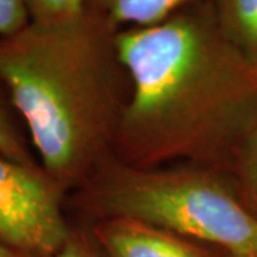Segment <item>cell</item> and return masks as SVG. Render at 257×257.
I'll return each mask as SVG.
<instances>
[{"label":"cell","mask_w":257,"mask_h":257,"mask_svg":"<svg viewBox=\"0 0 257 257\" xmlns=\"http://www.w3.org/2000/svg\"><path fill=\"white\" fill-rule=\"evenodd\" d=\"M132 82L117 140L138 169L170 159L227 160L257 119V64L221 32L213 0L149 28L119 30Z\"/></svg>","instance_id":"1"},{"label":"cell","mask_w":257,"mask_h":257,"mask_svg":"<svg viewBox=\"0 0 257 257\" xmlns=\"http://www.w3.org/2000/svg\"><path fill=\"white\" fill-rule=\"evenodd\" d=\"M119 30L86 9L80 18L32 23L0 37V80L28 123L46 172L72 182L93 165L110 132Z\"/></svg>","instance_id":"2"},{"label":"cell","mask_w":257,"mask_h":257,"mask_svg":"<svg viewBox=\"0 0 257 257\" xmlns=\"http://www.w3.org/2000/svg\"><path fill=\"white\" fill-rule=\"evenodd\" d=\"M99 199L113 217L200 240L229 257H257V217L234 186L216 175L124 169L106 182Z\"/></svg>","instance_id":"3"},{"label":"cell","mask_w":257,"mask_h":257,"mask_svg":"<svg viewBox=\"0 0 257 257\" xmlns=\"http://www.w3.org/2000/svg\"><path fill=\"white\" fill-rule=\"evenodd\" d=\"M70 233L56 194L35 167L0 155V240L32 257H55Z\"/></svg>","instance_id":"4"},{"label":"cell","mask_w":257,"mask_h":257,"mask_svg":"<svg viewBox=\"0 0 257 257\" xmlns=\"http://www.w3.org/2000/svg\"><path fill=\"white\" fill-rule=\"evenodd\" d=\"M97 236L109 257H211L179 234L133 219L113 217Z\"/></svg>","instance_id":"5"},{"label":"cell","mask_w":257,"mask_h":257,"mask_svg":"<svg viewBox=\"0 0 257 257\" xmlns=\"http://www.w3.org/2000/svg\"><path fill=\"white\" fill-rule=\"evenodd\" d=\"M203 0H86V9L116 30L149 28Z\"/></svg>","instance_id":"6"},{"label":"cell","mask_w":257,"mask_h":257,"mask_svg":"<svg viewBox=\"0 0 257 257\" xmlns=\"http://www.w3.org/2000/svg\"><path fill=\"white\" fill-rule=\"evenodd\" d=\"M213 6L224 36L257 64V0H213Z\"/></svg>","instance_id":"7"},{"label":"cell","mask_w":257,"mask_h":257,"mask_svg":"<svg viewBox=\"0 0 257 257\" xmlns=\"http://www.w3.org/2000/svg\"><path fill=\"white\" fill-rule=\"evenodd\" d=\"M234 189L257 217V119L241 138L231 156Z\"/></svg>","instance_id":"8"},{"label":"cell","mask_w":257,"mask_h":257,"mask_svg":"<svg viewBox=\"0 0 257 257\" xmlns=\"http://www.w3.org/2000/svg\"><path fill=\"white\" fill-rule=\"evenodd\" d=\"M32 23L57 25L80 18L86 0H25Z\"/></svg>","instance_id":"9"},{"label":"cell","mask_w":257,"mask_h":257,"mask_svg":"<svg viewBox=\"0 0 257 257\" xmlns=\"http://www.w3.org/2000/svg\"><path fill=\"white\" fill-rule=\"evenodd\" d=\"M25 0H0V37H9L30 25Z\"/></svg>","instance_id":"10"},{"label":"cell","mask_w":257,"mask_h":257,"mask_svg":"<svg viewBox=\"0 0 257 257\" xmlns=\"http://www.w3.org/2000/svg\"><path fill=\"white\" fill-rule=\"evenodd\" d=\"M0 155L8 157L13 162L35 167L32 165L25 147L22 146L18 136L12 130V126L9 124V121H8L2 109H0Z\"/></svg>","instance_id":"11"},{"label":"cell","mask_w":257,"mask_h":257,"mask_svg":"<svg viewBox=\"0 0 257 257\" xmlns=\"http://www.w3.org/2000/svg\"><path fill=\"white\" fill-rule=\"evenodd\" d=\"M55 257H99L96 256L84 241L70 236Z\"/></svg>","instance_id":"12"},{"label":"cell","mask_w":257,"mask_h":257,"mask_svg":"<svg viewBox=\"0 0 257 257\" xmlns=\"http://www.w3.org/2000/svg\"><path fill=\"white\" fill-rule=\"evenodd\" d=\"M0 257H32L25 254V253H20L18 250L12 248L10 246H8L6 243H3L0 240Z\"/></svg>","instance_id":"13"}]
</instances>
